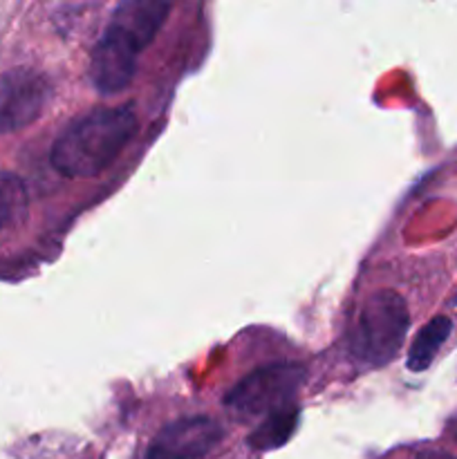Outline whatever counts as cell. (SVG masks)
Masks as SVG:
<instances>
[{
    "instance_id": "1",
    "label": "cell",
    "mask_w": 457,
    "mask_h": 459,
    "mask_svg": "<svg viewBox=\"0 0 457 459\" xmlns=\"http://www.w3.org/2000/svg\"><path fill=\"white\" fill-rule=\"evenodd\" d=\"M170 12L161 0H125L112 12L103 36L90 56V81L101 94H116L130 85L137 72V58Z\"/></svg>"
},
{
    "instance_id": "2",
    "label": "cell",
    "mask_w": 457,
    "mask_h": 459,
    "mask_svg": "<svg viewBox=\"0 0 457 459\" xmlns=\"http://www.w3.org/2000/svg\"><path fill=\"white\" fill-rule=\"evenodd\" d=\"M134 130L137 115L130 106L94 108L58 134L52 166L63 178H94L121 155Z\"/></svg>"
},
{
    "instance_id": "3",
    "label": "cell",
    "mask_w": 457,
    "mask_h": 459,
    "mask_svg": "<svg viewBox=\"0 0 457 459\" xmlns=\"http://www.w3.org/2000/svg\"><path fill=\"white\" fill-rule=\"evenodd\" d=\"M410 312L397 291L379 290L358 307L348 334V350L366 368H384L403 348Z\"/></svg>"
},
{
    "instance_id": "4",
    "label": "cell",
    "mask_w": 457,
    "mask_h": 459,
    "mask_svg": "<svg viewBox=\"0 0 457 459\" xmlns=\"http://www.w3.org/2000/svg\"><path fill=\"white\" fill-rule=\"evenodd\" d=\"M305 377L307 370L300 363H272L258 368L228 390L224 406L240 420L267 417L289 403H296V393L305 384Z\"/></svg>"
},
{
    "instance_id": "5",
    "label": "cell",
    "mask_w": 457,
    "mask_h": 459,
    "mask_svg": "<svg viewBox=\"0 0 457 459\" xmlns=\"http://www.w3.org/2000/svg\"><path fill=\"white\" fill-rule=\"evenodd\" d=\"M49 81L27 67L0 76V134L34 124L49 101Z\"/></svg>"
},
{
    "instance_id": "6",
    "label": "cell",
    "mask_w": 457,
    "mask_h": 459,
    "mask_svg": "<svg viewBox=\"0 0 457 459\" xmlns=\"http://www.w3.org/2000/svg\"><path fill=\"white\" fill-rule=\"evenodd\" d=\"M224 437L220 421L211 417H184L170 421L157 433L146 451V459H202Z\"/></svg>"
},
{
    "instance_id": "7",
    "label": "cell",
    "mask_w": 457,
    "mask_h": 459,
    "mask_svg": "<svg viewBox=\"0 0 457 459\" xmlns=\"http://www.w3.org/2000/svg\"><path fill=\"white\" fill-rule=\"evenodd\" d=\"M298 403H289V406L280 408V411L264 417L263 424L249 435L246 444H249L254 451H276V448L285 446V444L294 437L296 429H298Z\"/></svg>"
},
{
    "instance_id": "8",
    "label": "cell",
    "mask_w": 457,
    "mask_h": 459,
    "mask_svg": "<svg viewBox=\"0 0 457 459\" xmlns=\"http://www.w3.org/2000/svg\"><path fill=\"white\" fill-rule=\"evenodd\" d=\"M453 332V323L448 316H435L433 321L426 323L419 330L417 339L412 341L410 350H408V370L412 372H424L433 366L435 357L446 343L448 336Z\"/></svg>"
},
{
    "instance_id": "9",
    "label": "cell",
    "mask_w": 457,
    "mask_h": 459,
    "mask_svg": "<svg viewBox=\"0 0 457 459\" xmlns=\"http://www.w3.org/2000/svg\"><path fill=\"white\" fill-rule=\"evenodd\" d=\"M27 191L21 179L0 170V231L25 213Z\"/></svg>"
},
{
    "instance_id": "10",
    "label": "cell",
    "mask_w": 457,
    "mask_h": 459,
    "mask_svg": "<svg viewBox=\"0 0 457 459\" xmlns=\"http://www.w3.org/2000/svg\"><path fill=\"white\" fill-rule=\"evenodd\" d=\"M412 459H457V453L442 451V448H426V451H419Z\"/></svg>"
},
{
    "instance_id": "11",
    "label": "cell",
    "mask_w": 457,
    "mask_h": 459,
    "mask_svg": "<svg viewBox=\"0 0 457 459\" xmlns=\"http://www.w3.org/2000/svg\"><path fill=\"white\" fill-rule=\"evenodd\" d=\"M453 305H455V307H457V296H455V299H453Z\"/></svg>"
}]
</instances>
